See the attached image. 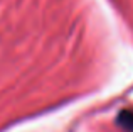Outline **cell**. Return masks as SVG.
<instances>
[{"mask_svg":"<svg viewBox=\"0 0 133 132\" xmlns=\"http://www.w3.org/2000/svg\"><path fill=\"white\" fill-rule=\"evenodd\" d=\"M120 124L127 127L128 130L133 132V112H121L120 115Z\"/></svg>","mask_w":133,"mask_h":132,"instance_id":"6da1fadb","label":"cell"}]
</instances>
